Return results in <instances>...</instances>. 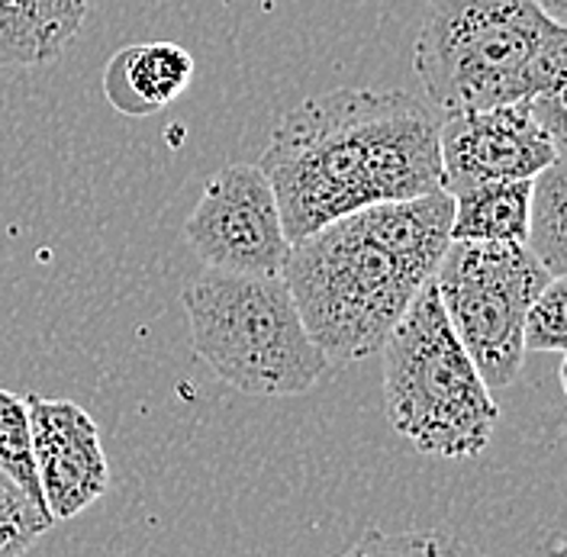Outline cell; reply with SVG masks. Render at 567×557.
Here are the masks:
<instances>
[{"instance_id":"1","label":"cell","mask_w":567,"mask_h":557,"mask_svg":"<svg viewBox=\"0 0 567 557\" xmlns=\"http://www.w3.org/2000/svg\"><path fill=\"white\" fill-rule=\"evenodd\" d=\"M258 165L293 243L354 209L442 190L439 120L406 91H329L284 113Z\"/></svg>"},{"instance_id":"2","label":"cell","mask_w":567,"mask_h":557,"mask_svg":"<svg viewBox=\"0 0 567 557\" xmlns=\"http://www.w3.org/2000/svg\"><path fill=\"white\" fill-rule=\"evenodd\" d=\"M452 207L449 190L384 200L290 243L281 275L329 361L381 351L452 243Z\"/></svg>"},{"instance_id":"3","label":"cell","mask_w":567,"mask_h":557,"mask_svg":"<svg viewBox=\"0 0 567 557\" xmlns=\"http://www.w3.org/2000/svg\"><path fill=\"white\" fill-rule=\"evenodd\" d=\"M567 33L535 0H429L413 69L429 101L484 110L565 94Z\"/></svg>"},{"instance_id":"4","label":"cell","mask_w":567,"mask_h":557,"mask_svg":"<svg viewBox=\"0 0 567 557\" xmlns=\"http://www.w3.org/2000/svg\"><path fill=\"white\" fill-rule=\"evenodd\" d=\"M181 303L197 358L248 396H300L332 368L307 332L284 275L207 268Z\"/></svg>"},{"instance_id":"5","label":"cell","mask_w":567,"mask_h":557,"mask_svg":"<svg viewBox=\"0 0 567 557\" xmlns=\"http://www.w3.org/2000/svg\"><path fill=\"white\" fill-rule=\"evenodd\" d=\"M384 403L390 425L435 457H474L494 439L499 410L458 342L439 290L425 280L384 339Z\"/></svg>"},{"instance_id":"6","label":"cell","mask_w":567,"mask_h":557,"mask_svg":"<svg viewBox=\"0 0 567 557\" xmlns=\"http://www.w3.org/2000/svg\"><path fill=\"white\" fill-rule=\"evenodd\" d=\"M551 278L526 243L452 239L445 245L432 283L458 342L491 390L519 378L526 361L523 319L532 297Z\"/></svg>"},{"instance_id":"7","label":"cell","mask_w":567,"mask_h":557,"mask_svg":"<svg viewBox=\"0 0 567 557\" xmlns=\"http://www.w3.org/2000/svg\"><path fill=\"white\" fill-rule=\"evenodd\" d=\"M184 239L207 268L281 275L290 239L261 165H226L213 175L184 223Z\"/></svg>"},{"instance_id":"8","label":"cell","mask_w":567,"mask_h":557,"mask_svg":"<svg viewBox=\"0 0 567 557\" xmlns=\"http://www.w3.org/2000/svg\"><path fill=\"white\" fill-rule=\"evenodd\" d=\"M565 148L545 133L526 101L458 110L439 123L442 190L455 194L481 180L535 177Z\"/></svg>"},{"instance_id":"9","label":"cell","mask_w":567,"mask_h":557,"mask_svg":"<svg viewBox=\"0 0 567 557\" xmlns=\"http://www.w3.org/2000/svg\"><path fill=\"white\" fill-rule=\"evenodd\" d=\"M27 410L42 503L55 523L74 519L110 487L101 429L74 400L30 393Z\"/></svg>"},{"instance_id":"10","label":"cell","mask_w":567,"mask_h":557,"mask_svg":"<svg viewBox=\"0 0 567 557\" xmlns=\"http://www.w3.org/2000/svg\"><path fill=\"white\" fill-rule=\"evenodd\" d=\"M194 69V55L177 42H140L106 62L101 84L110 106L136 120L175 104L190 87Z\"/></svg>"},{"instance_id":"11","label":"cell","mask_w":567,"mask_h":557,"mask_svg":"<svg viewBox=\"0 0 567 557\" xmlns=\"http://www.w3.org/2000/svg\"><path fill=\"white\" fill-rule=\"evenodd\" d=\"M87 0H0V65H45L84 27Z\"/></svg>"},{"instance_id":"12","label":"cell","mask_w":567,"mask_h":557,"mask_svg":"<svg viewBox=\"0 0 567 557\" xmlns=\"http://www.w3.org/2000/svg\"><path fill=\"white\" fill-rule=\"evenodd\" d=\"M532 177L481 180L452 194V239L526 243Z\"/></svg>"},{"instance_id":"13","label":"cell","mask_w":567,"mask_h":557,"mask_svg":"<svg viewBox=\"0 0 567 557\" xmlns=\"http://www.w3.org/2000/svg\"><path fill=\"white\" fill-rule=\"evenodd\" d=\"M526 248L548 268V275H567V162L558 155L532 177L529 233Z\"/></svg>"},{"instance_id":"14","label":"cell","mask_w":567,"mask_h":557,"mask_svg":"<svg viewBox=\"0 0 567 557\" xmlns=\"http://www.w3.org/2000/svg\"><path fill=\"white\" fill-rule=\"evenodd\" d=\"M0 471L27 496H33L39 506H45L35 477L30 410L27 400L10 390H0Z\"/></svg>"},{"instance_id":"15","label":"cell","mask_w":567,"mask_h":557,"mask_svg":"<svg viewBox=\"0 0 567 557\" xmlns=\"http://www.w3.org/2000/svg\"><path fill=\"white\" fill-rule=\"evenodd\" d=\"M55 525L45 506L27 496L0 471V557L33 551L35 541Z\"/></svg>"},{"instance_id":"16","label":"cell","mask_w":567,"mask_h":557,"mask_svg":"<svg viewBox=\"0 0 567 557\" xmlns=\"http://www.w3.org/2000/svg\"><path fill=\"white\" fill-rule=\"evenodd\" d=\"M565 307H567V280L555 275L535 297H532L526 319H523V345L526 351H551L565 354Z\"/></svg>"},{"instance_id":"17","label":"cell","mask_w":567,"mask_h":557,"mask_svg":"<svg viewBox=\"0 0 567 557\" xmlns=\"http://www.w3.org/2000/svg\"><path fill=\"white\" fill-rule=\"evenodd\" d=\"M535 3L542 7V13H545V17H551L555 23H561V27H565L567 0H535Z\"/></svg>"}]
</instances>
